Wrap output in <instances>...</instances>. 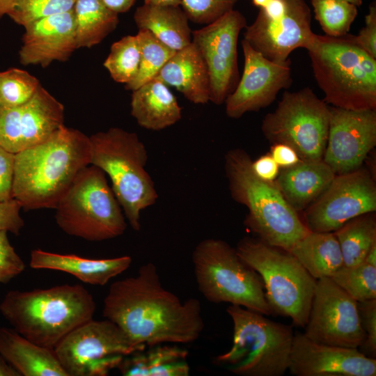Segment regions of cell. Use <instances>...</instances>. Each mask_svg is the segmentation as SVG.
Segmentation results:
<instances>
[{"label":"cell","instance_id":"74e56055","mask_svg":"<svg viewBox=\"0 0 376 376\" xmlns=\"http://www.w3.org/2000/svg\"><path fill=\"white\" fill-rule=\"evenodd\" d=\"M239 0H182L183 10L193 22L207 24L234 9Z\"/></svg>","mask_w":376,"mask_h":376},{"label":"cell","instance_id":"1f68e13d","mask_svg":"<svg viewBox=\"0 0 376 376\" xmlns=\"http://www.w3.org/2000/svg\"><path fill=\"white\" fill-rule=\"evenodd\" d=\"M136 36L140 49L139 68L136 77L125 85V89L132 91L154 79L175 52L148 30L139 29Z\"/></svg>","mask_w":376,"mask_h":376},{"label":"cell","instance_id":"7a4b0ae2","mask_svg":"<svg viewBox=\"0 0 376 376\" xmlns=\"http://www.w3.org/2000/svg\"><path fill=\"white\" fill-rule=\"evenodd\" d=\"M89 164V136L64 125L43 142L15 154L13 198L25 211L55 209Z\"/></svg>","mask_w":376,"mask_h":376},{"label":"cell","instance_id":"6da1fadb","mask_svg":"<svg viewBox=\"0 0 376 376\" xmlns=\"http://www.w3.org/2000/svg\"><path fill=\"white\" fill-rule=\"evenodd\" d=\"M102 315L136 345L192 343L204 328L200 301H181L164 288L152 263L141 266L135 276L110 285Z\"/></svg>","mask_w":376,"mask_h":376},{"label":"cell","instance_id":"f6af8a7d","mask_svg":"<svg viewBox=\"0 0 376 376\" xmlns=\"http://www.w3.org/2000/svg\"><path fill=\"white\" fill-rule=\"evenodd\" d=\"M251 168L257 177L267 182H274L281 171L270 153L263 155L252 161Z\"/></svg>","mask_w":376,"mask_h":376},{"label":"cell","instance_id":"681fc988","mask_svg":"<svg viewBox=\"0 0 376 376\" xmlns=\"http://www.w3.org/2000/svg\"><path fill=\"white\" fill-rule=\"evenodd\" d=\"M144 4L160 6H180L182 0H143Z\"/></svg>","mask_w":376,"mask_h":376},{"label":"cell","instance_id":"816d5d0a","mask_svg":"<svg viewBox=\"0 0 376 376\" xmlns=\"http://www.w3.org/2000/svg\"><path fill=\"white\" fill-rule=\"evenodd\" d=\"M363 262L376 267V243L371 246Z\"/></svg>","mask_w":376,"mask_h":376},{"label":"cell","instance_id":"d590c367","mask_svg":"<svg viewBox=\"0 0 376 376\" xmlns=\"http://www.w3.org/2000/svg\"><path fill=\"white\" fill-rule=\"evenodd\" d=\"M40 85L38 79L17 68L0 71V104L18 107L26 103Z\"/></svg>","mask_w":376,"mask_h":376},{"label":"cell","instance_id":"ac0fdd59","mask_svg":"<svg viewBox=\"0 0 376 376\" xmlns=\"http://www.w3.org/2000/svg\"><path fill=\"white\" fill-rule=\"evenodd\" d=\"M323 161L336 175L361 167L376 145V109L352 110L332 106Z\"/></svg>","mask_w":376,"mask_h":376},{"label":"cell","instance_id":"52a82bcc","mask_svg":"<svg viewBox=\"0 0 376 376\" xmlns=\"http://www.w3.org/2000/svg\"><path fill=\"white\" fill-rule=\"evenodd\" d=\"M226 312L233 324V343L214 362L237 375H283L290 363L292 327L238 305L230 304Z\"/></svg>","mask_w":376,"mask_h":376},{"label":"cell","instance_id":"7402d4cb","mask_svg":"<svg viewBox=\"0 0 376 376\" xmlns=\"http://www.w3.org/2000/svg\"><path fill=\"white\" fill-rule=\"evenodd\" d=\"M155 79L175 88L194 104H205L210 102L207 65L200 51L192 42L175 51Z\"/></svg>","mask_w":376,"mask_h":376},{"label":"cell","instance_id":"db71d44e","mask_svg":"<svg viewBox=\"0 0 376 376\" xmlns=\"http://www.w3.org/2000/svg\"><path fill=\"white\" fill-rule=\"evenodd\" d=\"M345 1L350 2L357 7L361 6L363 2V0H345Z\"/></svg>","mask_w":376,"mask_h":376},{"label":"cell","instance_id":"484cf974","mask_svg":"<svg viewBox=\"0 0 376 376\" xmlns=\"http://www.w3.org/2000/svg\"><path fill=\"white\" fill-rule=\"evenodd\" d=\"M18 125L22 150L47 140L64 125V107L40 85L31 100L20 106Z\"/></svg>","mask_w":376,"mask_h":376},{"label":"cell","instance_id":"e575fe53","mask_svg":"<svg viewBox=\"0 0 376 376\" xmlns=\"http://www.w3.org/2000/svg\"><path fill=\"white\" fill-rule=\"evenodd\" d=\"M330 278L357 302L376 299V267L366 262L343 266Z\"/></svg>","mask_w":376,"mask_h":376},{"label":"cell","instance_id":"ba28073f","mask_svg":"<svg viewBox=\"0 0 376 376\" xmlns=\"http://www.w3.org/2000/svg\"><path fill=\"white\" fill-rule=\"evenodd\" d=\"M55 210L58 226L68 235L85 240H111L127 228L123 211L105 173L93 164L79 172Z\"/></svg>","mask_w":376,"mask_h":376},{"label":"cell","instance_id":"60d3db41","mask_svg":"<svg viewBox=\"0 0 376 376\" xmlns=\"http://www.w3.org/2000/svg\"><path fill=\"white\" fill-rule=\"evenodd\" d=\"M8 232L0 231V283H7L20 274L25 265L11 245Z\"/></svg>","mask_w":376,"mask_h":376},{"label":"cell","instance_id":"d4e9b609","mask_svg":"<svg viewBox=\"0 0 376 376\" xmlns=\"http://www.w3.org/2000/svg\"><path fill=\"white\" fill-rule=\"evenodd\" d=\"M0 354L21 376H67L54 349L39 345L13 329L0 327Z\"/></svg>","mask_w":376,"mask_h":376},{"label":"cell","instance_id":"8d00e7d4","mask_svg":"<svg viewBox=\"0 0 376 376\" xmlns=\"http://www.w3.org/2000/svg\"><path fill=\"white\" fill-rule=\"evenodd\" d=\"M76 0H15L7 15L16 24L25 26L38 19L70 10Z\"/></svg>","mask_w":376,"mask_h":376},{"label":"cell","instance_id":"f907efd6","mask_svg":"<svg viewBox=\"0 0 376 376\" xmlns=\"http://www.w3.org/2000/svg\"><path fill=\"white\" fill-rule=\"evenodd\" d=\"M15 1V0H0V19L8 14Z\"/></svg>","mask_w":376,"mask_h":376},{"label":"cell","instance_id":"4fadbf2b","mask_svg":"<svg viewBox=\"0 0 376 376\" xmlns=\"http://www.w3.org/2000/svg\"><path fill=\"white\" fill-rule=\"evenodd\" d=\"M376 210V185L362 167L336 175L306 209L304 222L313 232H334L349 220Z\"/></svg>","mask_w":376,"mask_h":376},{"label":"cell","instance_id":"5bb4252c","mask_svg":"<svg viewBox=\"0 0 376 376\" xmlns=\"http://www.w3.org/2000/svg\"><path fill=\"white\" fill-rule=\"evenodd\" d=\"M243 14L233 9L200 29L192 31V42L202 54L210 81V101L224 103L239 81L237 42L246 26Z\"/></svg>","mask_w":376,"mask_h":376},{"label":"cell","instance_id":"cb8c5ba5","mask_svg":"<svg viewBox=\"0 0 376 376\" xmlns=\"http://www.w3.org/2000/svg\"><path fill=\"white\" fill-rule=\"evenodd\" d=\"M131 115L143 128L159 131L171 127L182 118V108L162 81L154 79L132 91Z\"/></svg>","mask_w":376,"mask_h":376},{"label":"cell","instance_id":"8992f818","mask_svg":"<svg viewBox=\"0 0 376 376\" xmlns=\"http://www.w3.org/2000/svg\"><path fill=\"white\" fill-rule=\"evenodd\" d=\"M91 164L100 168L111 182L112 190L132 229L141 228V212L154 205L158 194L146 169L148 152L138 135L110 127L89 136Z\"/></svg>","mask_w":376,"mask_h":376},{"label":"cell","instance_id":"836d02e7","mask_svg":"<svg viewBox=\"0 0 376 376\" xmlns=\"http://www.w3.org/2000/svg\"><path fill=\"white\" fill-rule=\"evenodd\" d=\"M314 15L327 36L348 33L358 14L357 6L345 0H311Z\"/></svg>","mask_w":376,"mask_h":376},{"label":"cell","instance_id":"7c38bea8","mask_svg":"<svg viewBox=\"0 0 376 376\" xmlns=\"http://www.w3.org/2000/svg\"><path fill=\"white\" fill-rule=\"evenodd\" d=\"M146 347L133 344L111 321L92 319L70 332L54 350L67 376H105L125 356Z\"/></svg>","mask_w":376,"mask_h":376},{"label":"cell","instance_id":"f546056e","mask_svg":"<svg viewBox=\"0 0 376 376\" xmlns=\"http://www.w3.org/2000/svg\"><path fill=\"white\" fill-rule=\"evenodd\" d=\"M77 47L91 48L100 43L117 27L118 14L102 0H76L73 7Z\"/></svg>","mask_w":376,"mask_h":376},{"label":"cell","instance_id":"c3c4849f","mask_svg":"<svg viewBox=\"0 0 376 376\" xmlns=\"http://www.w3.org/2000/svg\"><path fill=\"white\" fill-rule=\"evenodd\" d=\"M0 376H21L18 371L0 354Z\"/></svg>","mask_w":376,"mask_h":376},{"label":"cell","instance_id":"ab89813d","mask_svg":"<svg viewBox=\"0 0 376 376\" xmlns=\"http://www.w3.org/2000/svg\"><path fill=\"white\" fill-rule=\"evenodd\" d=\"M361 324L365 338L358 347L369 358L376 357V299L357 302Z\"/></svg>","mask_w":376,"mask_h":376},{"label":"cell","instance_id":"83f0119b","mask_svg":"<svg viewBox=\"0 0 376 376\" xmlns=\"http://www.w3.org/2000/svg\"><path fill=\"white\" fill-rule=\"evenodd\" d=\"M187 355L180 347L159 344L125 356L116 368L124 376H187Z\"/></svg>","mask_w":376,"mask_h":376},{"label":"cell","instance_id":"ee69618b","mask_svg":"<svg viewBox=\"0 0 376 376\" xmlns=\"http://www.w3.org/2000/svg\"><path fill=\"white\" fill-rule=\"evenodd\" d=\"M15 154L0 147V202L13 198Z\"/></svg>","mask_w":376,"mask_h":376},{"label":"cell","instance_id":"bcb514c9","mask_svg":"<svg viewBox=\"0 0 376 376\" xmlns=\"http://www.w3.org/2000/svg\"><path fill=\"white\" fill-rule=\"evenodd\" d=\"M269 153L281 169L294 166L301 161L295 150L284 143L272 144Z\"/></svg>","mask_w":376,"mask_h":376},{"label":"cell","instance_id":"3957f363","mask_svg":"<svg viewBox=\"0 0 376 376\" xmlns=\"http://www.w3.org/2000/svg\"><path fill=\"white\" fill-rule=\"evenodd\" d=\"M93 295L81 285L62 284L31 290H10L0 312L13 329L31 341L50 349L72 330L93 319Z\"/></svg>","mask_w":376,"mask_h":376},{"label":"cell","instance_id":"f1b7e54d","mask_svg":"<svg viewBox=\"0 0 376 376\" xmlns=\"http://www.w3.org/2000/svg\"><path fill=\"white\" fill-rule=\"evenodd\" d=\"M289 251L316 280L330 278L344 266L340 245L334 232L311 231Z\"/></svg>","mask_w":376,"mask_h":376},{"label":"cell","instance_id":"e0dca14e","mask_svg":"<svg viewBox=\"0 0 376 376\" xmlns=\"http://www.w3.org/2000/svg\"><path fill=\"white\" fill-rule=\"evenodd\" d=\"M241 45L244 55L242 75L224 102L227 116L235 119L269 106L281 90L290 87L292 81L290 58L273 61L254 50L244 40Z\"/></svg>","mask_w":376,"mask_h":376},{"label":"cell","instance_id":"9c48e42d","mask_svg":"<svg viewBox=\"0 0 376 376\" xmlns=\"http://www.w3.org/2000/svg\"><path fill=\"white\" fill-rule=\"evenodd\" d=\"M191 258L198 289L207 300L238 305L265 315L273 314L261 277L226 242L203 240L195 246Z\"/></svg>","mask_w":376,"mask_h":376},{"label":"cell","instance_id":"30bf717a","mask_svg":"<svg viewBox=\"0 0 376 376\" xmlns=\"http://www.w3.org/2000/svg\"><path fill=\"white\" fill-rule=\"evenodd\" d=\"M235 249L240 258L261 277L273 313L288 317L293 324L304 327L317 280L290 251L258 238L245 237Z\"/></svg>","mask_w":376,"mask_h":376},{"label":"cell","instance_id":"f35d334b","mask_svg":"<svg viewBox=\"0 0 376 376\" xmlns=\"http://www.w3.org/2000/svg\"><path fill=\"white\" fill-rule=\"evenodd\" d=\"M20 106L0 104V147L14 154L21 150L18 118Z\"/></svg>","mask_w":376,"mask_h":376},{"label":"cell","instance_id":"5b68a950","mask_svg":"<svg viewBox=\"0 0 376 376\" xmlns=\"http://www.w3.org/2000/svg\"><path fill=\"white\" fill-rule=\"evenodd\" d=\"M315 81L332 107L376 109V58L347 33L317 35L306 49Z\"/></svg>","mask_w":376,"mask_h":376},{"label":"cell","instance_id":"b9f144b4","mask_svg":"<svg viewBox=\"0 0 376 376\" xmlns=\"http://www.w3.org/2000/svg\"><path fill=\"white\" fill-rule=\"evenodd\" d=\"M355 42L370 56L376 58V4L373 1L365 17V26L358 35L354 36Z\"/></svg>","mask_w":376,"mask_h":376},{"label":"cell","instance_id":"9a60e30c","mask_svg":"<svg viewBox=\"0 0 376 376\" xmlns=\"http://www.w3.org/2000/svg\"><path fill=\"white\" fill-rule=\"evenodd\" d=\"M304 333L317 343L357 348L365 338L357 301L331 278L318 279Z\"/></svg>","mask_w":376,"mask_h":376},{"label":"cell","instance_id":"d6986e66","mask_svg":"<svg viewBox=\"0 0 376 376\" xmlns=\"http://www.w3.org/2000/svg\"><path fill=\"white\" fill-rule=\"evenodd\" d=\"M288 370L296 376H375L376 359L357 348L317 343L296 331Z\"/></svg>","mask_w":376,"mask_h":376},{"label":"cell","instance_id":"44dd1931","mask_svg":"<svg viewBox=\"0 0 376 376\" xmlns=\"http://www.w3.org/2000/svg\"><path fill=\"white\" fill-rule=\"evenodd\" d=\"M132 262L129 256L91 259L36 249L31 252L29 265L35 269H50L71 274L83 283L103 286L127 270Z\"/></svg>","mask_w":376,"mask_h":376},{"label":"cell","instance_id":"7bdbcfd3","mask_svg":"<svg viewBox=\"0 0 376 376\" xmlns=\"http://www.w3.org/2000/svg\"><path fill=\"white\" fill-rule=\"evenodd\" d=\"M22 207L15 198L0 202V231L6 230L16 235L24 226L21 217Z\"/></svg>","mask_w":376,"mask_h":376},{"label":"cell","instance_id":"d6a6232c","mask_svg":"<svg viewBox=\"0 0 376 376\" xmlns=\"http://www.w3.org/2000/svg\"><path fill=\"white\" fill-rule=\"evenodd\" d=\"M140 64V49L136 36H125L113 42L103 63L111 77L127 84L136 76Z\"/></svg>","mask_w":376,"mask_h":376},{"label":"cell","instance_id":"4dcf8cb0","mask_svg":"<svg viewBox=\"0 0 376 376\" xmlns=\"http://www.w3.org/2000/svg\"><path fill=\"white\" fill-rule=\"evenodd\" d=\"M339 243L344 266L362 263L376 243V219L373 212L354 217L334 232Z\"/></svg>","mask_w":376,"mask_h":376},{"label":"cell","instance_id":"7dc6e473","mask_svg":"<svg viewBox=\"0 0 376 376\" xmlns=\"http://www.w3.org/2000/svg\"><path fill=\"white\" fill-rule=\"evenodd\" d=\"M102 1L107 8L118 15L127 12L136 0H102Z\"/></svg>","mask_w":376,"mask_h":376},{"label":"cell","instance_id":"277c9868","mask_svg":"<svg viewBox=\"0 0 376 376\" xmlns=\"http://www.w3.org/2000/svg\"><path fill=\"white\" fill-rule=\"evenodd\" d=\"M249 154L240 148L225 155V172L233 199L244 205V224L265 243L290 251L311 230L286 201L274 182L256 175Z\"/></svg>","mask_w":376,"mask_h":376},{"label":"cell","instance_id":"4316f807","mask_svg":"<svg viewBox=\"0 0 376 376\" xmlns=\"http://www.w3.org/2000/svg\"><path fill=\"white\" fill-rule=\"evenodd\" d=\"M139 29H146L174 51L192 42L189 18L179 6H160L143 4L134 14Z\"/></svg>","mask_w":376,"mask_h":376},{"label":"cell","instance_id":"2e32d148","mask_svg":"<svg viewBox=\"0 0 376 376\" xmlns=\"http://www.w3.org/2000/svg\"><path fill=\"white\" fill-rule=\"evenodd\" d=\"M278 13L260 8L253 22L245 27L244 39L254 50L273 61L289 58L298 48L308 49L316 34L311 29V14L304 0H286Z\"/></svg>","mask_w":376,"mask_h":376},{"label":"cell","instance_id":"f5cc1de1","mask_svg":"<svg viewBox=\"0 0 376 376\" xmlns=\"http://www.w3.org/2000/svg\"><path fill=\"white\" fill-rule=\"evenodd\" d=\"M253 4L255 6L259 7L260 8H265L267 6L272 0H251Z\"/></svg>","mask_w":376,"mask_h":376},{"label":"cell","instance_id":"ffe728a7","mask_svg":"<svg viewBox=\"0 0 376 376\" xmlns=\"http://www.w3.org/2000/svg\"><path fill=\"white\" fill-rule=\"evenodd\" d=\"M24 29L19 51L24 65L46 68L67 61L77 49L73 8L35 20Z\"/></svg>","mask_w":376,"mask_h":376},{"label":"cell","instance_id":"603a6c76","mask_svg":"<svg viewBox=\"0 0 376 376\" xmlns=\"http://www.w3.org/2000/svg\"><path fill=\"white\" fill-rule=\"evenodd\" d=\"M336 174L323 159L301 161L282 169L274 181L289 205L304 211L327 188Z\"/></svg>","mask_w":376,"mask_h":376},{"label":"cell","instance_id":"8fae6325","mask_svg":"<svg viewBox=\"0 0 376 376\" xmlns=\"http://www.w3.org/2000/svg\"><path fill=\"white\" fill-rule=\"evenodd\" d=\"M329 123V105L311 88L304 87L297 91H284L274 111L264 117L261 130L272 144L291 146L301 161L321 160Z\"/></svg>","mask_w":376,"mask_h":376}]
</instances>
